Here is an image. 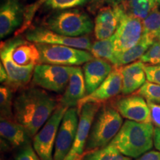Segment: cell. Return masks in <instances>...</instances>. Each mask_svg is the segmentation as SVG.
Here are the masks:
<instances>
[{
  "label": "cell",
  "mask_w": 160,
  "mask_h": 160,
  "mask_svg": "<svg viewBox=\"0 0 160 160\" xmlns=\"http://www.w3.org/2000/svg\"><path fill=\"white\" fill-rule=\"evenodd\" d=\"M111 105L122 117L128 120L137 122H151L149 106L141 96L128 95L114 99Z\"/></svg>",
  "instance_id": "obj_13"
},
{
  "label": "cell",
  "mask_w": 160,
  "mask_h": 160,
  "mask_svg": "<svg viewBox=\"0 0 160 160\" xmlns=\"http://www.w3.org/2000/svg\"><path fill=\"white\" fill-rule=\"evenodd\" d=\"M151 111V123L155 127L160 128V104L147 102Z\"/></svg>",
  "instance_id": "obj_34"
},
{
  "label": "cell",
  "mask_w": 160,
  "mask_h": 160,
  "mask_svg": "<svg viewBox=\"0 0 160 160\" xmlns=\"http://www.w3.org/2000/svg\"><path fill=\"white\" fill-rule=\"evenodd\" d=\"M57 101L39 87L23 89L13 100V117L31 137L37 134L57 109Z\"/></svg>",
  "instance_id": "obj_1"
},
{
  "label": "cell",
  "mask_w": 160,
  "mask_h": 160,
  "mask_svg": "<svg viewBox=\"0 0 160 160\" xmlns=\"http://www.w3.org/2000/svg\"><path fill=\"white\" fill-rule=\"evenodd\" d=\"M122 121V117L112 105L103 104L93 119L85 153L110 144L121 129Z\"/></svg>",
  "instance_id": "obj_3"
},
{
  "label": "cell",
  "mask_w": 160,
  "mask_h": 160,
  "mask_svg": "<svg viewBox=\"0 0 160 160\" xmlns=\"http://www.w3.org/2000/svg\"><path fill=\"white\" fill-rule=\"evenodd\" d=\"M104 104V103H103ZM102 103L88 102L82 107L79 112V125L73 147L65 160H81L85 153L86 142L95 116Z\"/></svg>",
  "instance_id": "obj_10"
},
{
  "label": "cell",
  "mask_w": 160,
  "mask_h": 160,
  "mask_svg": "<svg viewBox=\"0 0 160 160\" xmlns=\"http://www.w3.org/2000/svg\"><path fill=\"white\" fill-rule=\"evenodd\" d=\"M46 28L70 37L89 34L94 29L93 21L85 12L68 9L53 13L45 21Z\"/></svg>",
  "instance_id": "obj_4"
},
{
  "label": "cell",
  "mask_w": 160,
  "mask_h": 160,
  "mask_svg": "<svg viewBox=\"0 0 160 160\" xmlns=\"http://www.w3.org/2000/svg\"><path fill=\"white\" fill-rule=\"evenodd\" d=\"M87 95L84 73L79 67H73L67 87L59 100V105L63 107H77L78 103Z\"/></svg>",
  "instance_id": "obj_19"
},
{
  "label": "cell",
  "mask_w": 160,
  "mask_h": 160,
  "mask_svg": "<svg viewBox=\"0 0 160 160\" xmlns=\"http://www.w3.org/2000/svg\"><path fill=\"white\" fill-rule=\"evenodd\" d=\"M26 39L34 43L52 44L65 45L75 48L91 51V40L87 36L80 37H70L44 28H33L26 33Z\"/></svg>",
  "instance_id": "obj_12"
},
{
  "label": "cell",
  "mask_w": 160,
  "mask_h": 160,
  "mask_svg": "<svg viewBox=\"0 0 160 160\" xmlns=\"http://www.w3.org/2000/svg\"><path fill=\"white\" fill-rule=\"evenodd\" d=\"M158 4H159V6H160V0H158Z\"/></svg>",
  "instance_id": "obj_39"
},
{
  "label": "cell",
  "mask_w": 160,
  "mask_h": 160,
  "mask_svg": "<svg viewBox=\"0 0 160 160\" xmlns=\"http://www.w3.org/2000/svg\"><path fill=\"white\" fill-rule=\"evenodd\" d=\"M94 58L108 60L114 66L116 54L113 37L103 40H97L92 44L90 51Z\"/></svg>",
  "instance_id": "obj_25"
},
{
  "label": "cell",
  "mask_w": 160,
  "mask_h": 160,
  "mask_svg": "<svg viewBox=\"0 0 160 160\" xmlns=\"http://www.w3.org/2000/svg\"><path fill=\"white\" fill-rule=\"evenodd\" d=\"M13 91L8 86L0 87V114L1 118L13 117Z\"/></svg>",
  "instance_id": "obj_27"
},
{
  "label": "cell",
  "mask_w": 160,
  "mask_h": 160,
  "mask_svg": "<svg viewBox=\"0 0 160 160\" xmlns=\"http://www.w3.org/2000/svg\"><path fill=\"white\" fill-rule=\"evenodd\" d=\"M68 108L58 105L47 122L33 137V146L41 160H53V152L59 125Z\"/></svg>",
  "instance_id": "obj_6"
},
{
  "label": "cell",
  "mask_w": 160,
  "mask_h": 160,
  "mask_svg": "<svg viewBox=\"0 0 160 160\" xmlns=\"http://www.w3.org/2000/svg\"><path fill=\"white\" fill-rule=\"evenodd\" d=\"M154 125L126 120L119 133L110 142L123 155L138 158L151 151L153 144Z\"/></svg>",
  "instance_id": "obj_2"
},
{
  "label": "cell",
  "mask_w": 160,
  "mask_h": 160,
  "mask_svg": "<svg viewBox=\"0 0 160 160\" xmlns=\"http://www.w3.org/2000/svg\"><path fill=\"white\" fill-rule=\"evenodd\" d=\"M24 10L19 0H4L0 8V37L5 38L21 25Z\"/></svg>",
  "instance_id": "obj_16"
},
{
  "label": "cell",
  "mask_w": 160,
  "mask_h": 160,
  "mask_svg": "<svg viewBox=\"0 0 160 160\" xmlns=\"http://www.w3.org/2000/svg\"><path fill=\"white\" fill-rule=\"evenodd\" d=\"M15 160H41L31 144L19 150Z\"/></svg>",
  "instance_id": "obj_31"
},
{
  "label": "cell",
  "mask_w": 160,
  "mask_h": 160,
  "mask_svg": "<svg viewBox=\"0 0 160 160\" xmlns=\"http://www.w3.org/2000/svg\"><path fill=\"white\" fill-rule=\"evenodd\" d=\"M41 56V64L73 66L85 64L93 59L91 52L73 47L52 44L36 43Z\"/></svg>",
  "instance_id": "obj_5"
},
{
  "label": "cell",
  "mask_w": 160,
  "mask_h": 160,
  "mask_svg": "<svg viewBox=\"0 0 160 160\" xmlns=\"http://www.w3.org/2000/svg\"><path fill=\"white\" fill-rule=\"evenodd\" d=\"M154 42V40L142 34L141 39L135 46L116 56L114 67H122L125 65L134 62L137 59H141L145 52Z\"/></svg>",
  "instance_id": "obj_22"
},
{
  "label": "cell",
  "mask_w": 160,
  "mask_h": 160,
  "mask_svg": "<svg viewBox=\"0 0 160 160\" xmlns=\"http://www.w3.org/2000/svg\"><path fill=\"white\" fill-rule=\"evenodd\" d=\"M143 33L142 20L128 13L125 10L113 36L116 56L133 48L139 42Z\"/></svg>",
  "instance_id": "obj_8"
},
{
  "label": "cell",
  "mask_w": 160,
  "mask_h": 160,
  "mask_svg": "<svg viewBox=\"0 0 160 160\" xmlns=\"http://www.w3.org/2000/svg\"><path fill=\"white\" fill-rule=\"evenodd\" d=\"M144 63L151 65H160V40H157L140 59Z\"/></svg>",
  "instance_id": "obj_30"
},
{
  "label": "cell",
  "mask_w": 160,
  "mask_h": 160,
  "mask_svg": "<svg viewBox=\"0 0 160 160\" xmlns=\"http://www.w3.org/2000/svg\"><path fill=\"white\" fill-rule=\"evenodd\" d=\"M1 63L8 73V80L5 85L14 91L25 88L33 78L34 65L22 67L17 65L11 58V50L8 42H2Z\"/></svg>",
  "instance_id": "obj_11"
},
{
  "label": "cell",
  "mask_w": 160,
  "mask_h": 160,
  "mask_svg": "<svg viewBox=\"0 0 160 160\" xmlns=\"http://www.w3.org/2000/svg\"><path fill=\"white\" fill-rule=\"evenodd\" d=\"M81 160H131V159L123 155L111 144H108L101 148L85 153Z\"/></svg>",
  "instance_id": "obj_23"
},
{
  "label": "cell",
  "mask_w": 160,
  "mask_h": 160,
  "mask_svg": "<svg viewBox=\"0 0 160 160\" xmlns=\"http://www.w3.org/2000/svg\"><path fill=\"white\" fill-rule=\"evenodd\" d=\"M8 78V77L7 71L4 68L2 63H1L0 64V82L2 83H5L7 82Z\"/></svg>",
  "instance_id": "obj_37"
},
{
  "label": "cell",
  "mask_w": 160,
  "mask_h": 160,
  "mask_svg": "<svg viewBox=\"0 0 160 160\" xmlns=\"http://www.w3.org/2000/svg\"><path fill=\"white\" fill-rule=\"evenodd\" d=\"M124 10L122 5L116 7L108 5L99 9L93 29L96 39L103 40L113 37Z\"/></svg>",
  "instance_id": "obj_15"
},
{
  "label": "cell",
  "mask_w": 160,
  "mask_h": 160,
  "mask_svg": "<svg viewBox=\"0 0 160 160\" xmlns=\"http://www.w3.org/2000/svg\"><path fill=\"white\" fill-rule=\"evenodd\" d=\"M0 135L13 148H22L29 145L31 137L14 118H1Z\"/></svg>",
  "instance_id": "obj_20"
},
{
  "label": "cell",
  "mask_w": 160,
  "mask_h": 160,
  "mask_svg": "<svg viewBox=\"0 0 160 160\" xmlns=\"http://www.w3.org/2000/svg\"><path fill=\"white\" fill-rule=\"evenodd\" d=\"M134 94L141 96L147 102L160 104V85L147 81Z\"/></svg>",
  "instance_id": "obj_28"
},
{
  "label": "cell",
  "mask_w": 160,
  "mask_h": 160,
  "mask_svg": "<svg viewBox=\"0 0 160 160\" xmlns=\"http://www.w3.org/2000/svg\"><path fill=\"white\" fill-rule=\"evenodd\" d=\"M157 5L158 0H127L122 6L128 13L143 20Z\"/></svg>",
  "instance_id": "obj_24"
},
{
  "label": "cell",
  "mask_w": 160,
  "mask_h": 160,
  "mask_svg": "<svg viewBox=\"0 0 160 160\" xmlns=\"http://www.w3.org/2000/svg\"><path fill=\"white\" fill-rule=\"evenodd\" d=\"M73 66L39 64L33 71V85L55 93H62L68 84Z\"/></svg>",
  "instance_id": "obj_7"
},
{
  "label": "cell",
  "mask_w": 160,
  "mask_h": 160,
  "mask_svg": "<svg viewBox=\"0 0 160 160\" xmlns=\"http://www.w3.org/2000/svg\"><path fill=\"white\" fill-rule=\"evenodd\" d=\"M159 5L153 8L150 13L142 20L143 35L156 42L160 32V10Z\"/></svg>",
  "instance_id": "obj_26"
},
{
  "label": "cell",
  "mask_w": 160,
  "mask_h": 160,
  "mask_svg": "<svg viewBox=\"0 0 160 160\" xmlns=\"http://www.w3.org/2000/svg\"><path fill=\"white\" fill-rule=\"evenodd\" d=\"M127 0H91L89 8L91 12H94L96 10L100 9L104 6H116L124 5Z\"/></svg>",
  "instance_id": "obj_32"
},
{
  "label": "cell",
  "mask_w": 160,
  "mask_h": 160,
  "mask_svg": "<svg viewBox=\"0 0 160 160\" xmlns=\"http://www.w3.org/2000/svg\"><path fill=\"white\" fill-rule=\"evenodd\" d=\"M157 40H160V32L159 33V36H158V39Z\"/></svg>",
  "instance_id": "obj_38"
},
{
  "label": "cell",
  "mask_w": 160,
  "mask_h": 160,
  "mask_svg": "<svg viewBox=\"0 0 160 160\" xmlns=\"http://www.w3.org/2000/svg\"><path fill=\"white\" fill-rule=\"evenodd\" d=\"M114 66L108 60L93 58L83 65L87 95L97 88L108 77Z\"/></svg>",
  "instance_id": "obj_17"
},
{
  "label": "cell",
  "mask_w": 160,
  "mask_h": 160,
  "mask_svg": "<svg viewBox=\"0 0 160 160\" xmlns=\"http://www.w3.org/2000/svg\"><path fill=\"white\" fill-rule=\"evenodd\" d=\"M122 75L121 67H114L113 71L105 81L94 91L86 95L79 102L77 105L78 112L82 107L88 102L104 103L105 102L114 98L122 93Z\"/></svg>",
  "instance_id": "obj_14"
},
{
  "label": "cell",
  "mask_w": 160,
  "mask_h": 160,
  "mask_svg": "<svg viewBox=\"0 0 160 160\" xmlns=\"http://www.w3.org/2000/svg\"><path fill=\"white\" fill-rule=\"evenodd\" d=\"M11 58L17 65L22 67L41 64V56L37 44L20 38L8 41Z\"/></svg>",
  "instance_id": "obj_18"
},
{
  "label": "cell",
  "mask_w": 160,
  "mask_h": 160,
  "mask_svg": "<svg viewBox=\"0 0 160 160\" xmlns=\"http://www.w3.org/2000/svg\"><path fill=\"white\" fill-rule=\"evenodd\" d=\"M91 0H45V5L52 9L66 10L84 5Z\"/></svg>",
  "instance_id": "obj_29"
},
{
  "label": "cell",
  "mask_w": 160,
  "mask_h": 160,
  "mask_svg": "<svg viewBox=\"0 0 160 160\" xmlns=\"http://www.w3.org/2000/svg\"><path fill=\"white\" fill-rule=\"evenodd\" d=\"M145 71L148 81L160 85V65H145Z\"/></svg>",
  "instance_id": "obj_33"
},
{
  "label": "cell",
  "mask_w": 160,
  "mask_h": 160,
  "mask_svg": "<svg viewBox=\"0 0 160 160\" xmlns=\"http://www.w3.org/2000/svg\"><path fill=\"white\" fill-rule=\"evenodd\" d=\"M79 119L77 107L70 108L65 112L58 130L53 160H65L68 155L74 142Z\"/></svg>",
  "instance_id": "obj_9"
},
{
  "label": "cell",
  "mask_w": 160,
  "mask_h": 160,
  "mask_svg": "<svg viewBox=\"0 0 160 160\" xmlns=\"http://www.w3.org/2000/svg\"><path fill=\"white\" fill-rule=\"evenodd\" d=\"M136 160H160V151H149L140 156Z\"/></svg>",
  "instance_id": "obj_35"
},
{
  "label": "cell",
  "mask_w": 160,
  "mask_h": 160,
  "mask_svg": "<svg viewBox=\"0 0 160 160\" xmlns=\"http://www.w3.org/2000/svg\"><path fill=\"white\" fill-rule=\"evenodd\" d=\"M145 64L141 60L121 67L122 75V93L128 96L135 93L145 82L146 73Z\"/></svg>",
  "instance_id": "obj_21"
},
{
  "label": "cell",
  "mask_w": 160,
  "mask_h": 160,
  "mask_svg": "<svg viewBox=\"0 0 160 160\" xmlns=\"http://www.w3.org/2000/svg\"><path fill=\"white\" fill-rule=\"evenodd\" d=\"M153 144L155 148L160 151V128H154V133H153Z\"/></svg>",
  "instance_id": "obj_36"
}]
</instances>
